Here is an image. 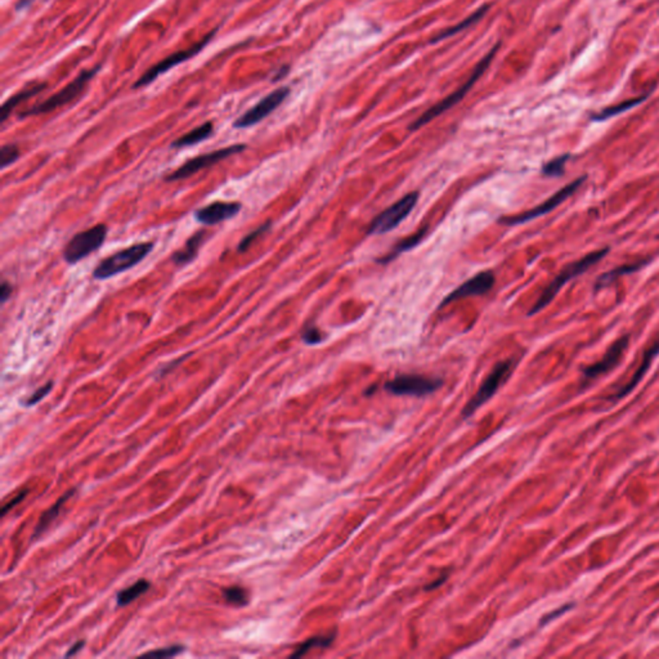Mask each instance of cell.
<instances>
[{"label":"cell","mask_w":659,"mask_h":659,"mask_svg":"<svg viewBox=\"0 0 659 659\" xmlns=\"http://www.w3.org/2000/svg\"><path fill=\"white\" fill-rule=\"evenodd\" d=\"M609 247H604L600 250H595L586 256L581 258L578 261H573L559 272V275L551 281L550 285L542 291V294L537 299L536 303L529 309L528 316H535L538 311L545 309L551 302L557 297L559 291L564 287L566 283L572 281L573 278L583 275L586 271L593 268L601 259H604L609 253Z\"/></svg>","instance_id":"cell-1"},{"label":"cell","mask_w":659,"mask_h":659,"mask_svg":"<svg viewBox=\"0 0 659 659\" xmlns=\"http://www.w3.org/2000/svg\"><path fill=\"white\" fill-rule=\"evenodd\" d=\"M499 49H500V43L496 44L492 49L489 51V53L485 56V59H482L478 65L475 66V69H474L473 73H471L470 78L465 81V84H463L457 90H455L452 95H449V97H446L442 101L438 102L433 107L427 109L419 119H416V120L410 125L408 129L411 131L420 129L424 125H427V124L430 123L432 120H434L435 117H441L446 111H449V109H452L453 106H456L458 102L463 101L465 95L469 93V90H470L471 88L474 87V84L478 81L479 78H480V76L485 73V70L489 67L491 62H492Z\"/></svg>","instance_id":"cell-2"},{"label":"cell","mask_w":659,"mask_h":659,"mask_svg":"<svg viewBox=\"0 0 659 659\" xmlns=\"http://www.w3.org/2000/svg\"><path fill=\"white\" fill-rule=\"evenodd\" d=\"M153 242H139L126 247L100 261L98 266L93 269L92 275L95 280L103 281L114 275H120L138 266L153 251Z\"/></svg>","instance_id":"cell-3"},{"label":"cell","mask_w":659,"mask_h":659,"mask_svg":"<svg viewBox=\"0 0 659 659\" xmlns=\"http://www.w3.org/2000/svg\"><path fill=\"white\" fill-rule=\"evenodd\" d=\"M100 69H101V65H97L90 70L81 71L79 76L75 78L71 83H69L64 89H61L56 95L47 98L42 103L35 105L31 109L23 111L22 114H20V117L25 119V117L44 115V114H48V112H52V111H54L59 107L65 106L69 102L73 101L84 90V88L87 87L88 83L95 76V73L100 71Z\"/></svg>","instance_id":"cell-4"},{"label":"cell","mask_w":659,"mask_h":659,"mask_svg":"<svg viewBox=\"0 0 659 659\" xmlns=\"http://www.w3.org/2000/svg\"><path fill=\"white\" fill-rule=\"evenodd\" d=\"M107 225L100 223L76 233L64 249V259L69 264H78L90 254L97 251L107 239Z\"/></svg>","instance_id":"cell-5"},{"label":"cell","mask_w":659,"mask_h":659,"mask_svg":"<svg viewBox=\"0 0 659 659\" xmlns=\"http://www.w3.org/2000/svg\"><path fill=\"white\" fill-rule=\"evenodd\" d=\"M419 197H420V194L417 191H412L406 196H403L402 198H399L397 203H393L388 209L380 213L371 222V225L367 228V234H384L397 228L415 209V206L419 201Z\"/></svg>","instance_id":"cell-6"},{"label":"cell","mask_w":659,"mask_h":659,"mask_svg":"<svg viewBox=\"0 0 659 659\" xmlns=\"http://www.w3.org/2000/svg\"><path fill=\"white\" fill-rule=\"evenodd\" d=\"M586 175H582L580 178H577V179L571 182L569 184L564 186L563 189H559L557 194H554L551 197H549L541 205H538V206L530 209V210L524 211L522 214H518V215L501 218V219H499V223L505 225H519L528 223V222L536 219V218L543 217V215L549 214L554 209H557L559 205L564 203L565 200H568L571 196L574 195L582 187V184L586 182Z\"/></svg>","instance_id":"cell-7"},{"label":"cell","mask_w":659,"mask_h":659,"mask_svg":"<svg viewBox=\"0 0 659 659\" xmlns=\"http://www.w3.org/2000/svg\"><path fill=\"white\" fill-rule=\"evenodd\" d=\"M245 150H247V145L237 143V145L228 146V147L220 148V150L213 151V153H203L200 156H196L194 159L186 161L182 167H178L173 173L167 174L165 177V181L177 182L186 179V178H189L196 173H198L200 170L213 167L218 162H220L222 160L228 159L233 155L244 153Z\"/></svg>","instance_id":"cell-8"},{"label":"cell","mask_w":659,"mask_h":659,"mask_svg":"<svg viewBox=\"0 0 659 659\" xmlns=\"http://www.w3.org/2000/svg\"><path fill=\"white\" fill-rule=\"evenodd\" d=\"M215 34H217V29L213 30L206 37H203L200 42L194 44L192 47H189L187 49L174 52L173 54H170L167 59L160 61L158 65L153 66L151 69H148V70L137 80V83L134 84V87L133 88L138 89V88L147 87V85H150V84L153 83V80L158 79L160 75L167 73V71H169L170 69H173L175 66L181 65L182 62H186V61H189V59H192V57H195L196 54H198L208 44L210 43L211 39L214 37Z\"/></svg>","instance_id":"cell-9"},{"label":"cell","mask_w":659,"mask_h":659,"mask_svg":"<svg viewBox=\"0 0 659 659\" xmlns=\"http://www.w3.org/2000/svg\"><path fill=\"white\" fill-rule=\"evenodd\" d=\"M514 369V361L513 360H506L502 362L497 363L494 369L491 371V374L487 376L479 391L475 393V396L468 402V405L464 408L465 417H469L473 413L478 410L479 407L483 406L488 399L492 398L494 393L500 389L501 385L504 384L510 376L511 371Z\"/></svg>","instance_id":"cell-10"},{"label":"cell","mask_w":659,"mask_h":659,"mask_svg":"<svg viewBox=\"0 0 659 659\" xmlns=\"http://www.w3.org/2000/svg\"><path fill=\"white\" fill-rule=\"evenodd\" d=\"M442 384L441 379L422 375H399L385 384V391L396 396L424 397L438 391Z\"/></svg>","instance_id":"cell-11"},{"label":"cell","mask_w":659,"mask_h":659,"mask_svg":"<svg viewBox=\"0 0 659 659\" xmlns=\"http://www.w3.org/2000/svg\"><path fill=\"white\" fill-rule=\"evenodd\" d=\"M290 95V88L281 87L273 90L272 93L266 95L263 100L258 102L254 107L247 109V112L233 123V128L236 129H247L254 126L266 117H269L275 109H278L283 102Z\"/></svg>","instance_id":"cell-12"},{"label":"cell","mask_w":659,"mask_h":659,"mask_svg":"<svg viewBox=\"0 0 659 659\" xmlns=\"http://www.w3.org/2000/svg\"><path fill=\"white\" fill-rule=\"evenodd\" d=\"M629 345H630V336L629 335H624L622 338H619L618 340L615 341L610 345L608 352L605 353V355L601 358L599 362L594 363V364H591V366H588V367L583 369V372H582L583 381L585 383L593 381L595 379L605 375L607 372H610L612 369L617 367L618 363L622 361L623 355L626 353Z\"/></svg>","instance_id":"cell-13"},{"label":"cell","mask_w":659,"mask_h":659,"mask_svg":"<svg viewBox=\"0 0 659 659\" xmlns=\"http://www.w3.org/2000/svg\"><path fill=\"white\" fill-rule=\"evenodd\" d=\"M494 283H496V278L491 271H483L480 273H477L468 281H465L463 285H460L452 292H449V295L443 299L439 309L464 297L485 295L492 289Z\"/></svg>","instance_id":"cell-14"},{"label":"cell","mask_w":659,"mask_h":659,"mask_svg":"<svg viewBox=\"0 0 659 659\" xmlns=\"http://www.w3.org/2000/svg\"><path fill=\"white\" fill-rule=\"evenodd\" d=\"M242 205L239 201H215L196 210L195 219L205 225H215L236 217Z\"/></svg>","instance_id":"cell-15"},{"label":"cell","mask_w":659,"mask_h":659,"mask_svg":"<svg viewBox=\"0 0 659 659\" xmlns=\"http://www.w3.org/2000/svg\"><path fill=\"white\" fill-rule=\"evenodd\" d=\"M658 355L659 340H657L653 344L651 348L645 352L644 355H643V360H641V363H640L639 369H636V372L634 374V376H632L630 381L624 385L622 389H619V391H617L615 396H612V397H610V400L617 402V400H619V399L624 398L626 396H629L631 391H634V389L638 386L639 383L643 380V377H644L645 374L648 372V369H651L654 358Z\"/></svg>","instance_id":"cell-16"},{"label":"cell","mask_w":659,"mask_h":659,"mask_svg":"<svg viewBox=\"0 0 659 659\" xmlns=\"http://www.w3.org/2000/svg\"><path fill=\"white\" fill-rule=\"evenodd\" d=\"M206 231H198L196 232L195 234H192L186 245L181 250H178L177 253L173 254L172 256V261L177 266H187L189 263L195 261L197 254H198V250L200 247H203V242H205V239H206Z\"/></svg>","instance_id":"cell-17"},{"label":"cell","mask_w":659,"mask_h":659,"mask_svg":"<svg viewBox=\"0 0 659 659\" xmlns=\"http://www.w3.org/2000/svg\"><path fill=\"white\" fill-rule=\"evenodd\" d=\"M427 230H429V227H427V225H424L417 232L413 233L412 236H410V237H407V239L399 241L398 244L393 247L389 253L384 255L383 258L376 259L377 264H388V263L394 261L400 254L408 251V250H411V249H413L415 247H417L421 241L424 239V237L427 236Z\"/></svg>","instance_id":"cell-18"},{"label":"cell","mask_w":659,"mask_h":659,"mask_svg":"<svg viewBox=\"0 0 659 659\" xmlns=\"http://www.w3.org/2000/svg\"><path fill=\"white\" fill-rule=\"evenodd\" d=\"M45 84H35L32 87L28 88V89H23L21 92H18L17 95H12L9 100L3 103L1 106V109H0V121L1 124L6 123L7 121L8 117L12 114V111L18 106L21 105L22 102L28 101L30 98L35 97V95H39L42 90L45 89Z\"/></svg>","instance_id":"cell-19"},{"label":"cell","mask_w":659,"mask_h":659,"mask_svg":"<svg viewBox=\"0 0 659 659\" xmlns=\"http://www.w3.org/2000/svg\"><path fill=\"white\" fill-rule=\"evenodd\" d=\"M649 261H638V263H629V264H624V266H619L617 268L612 269V271H608L605 273H602L600 277H598L596 280V283H595V290H600L602 287L608 286L610 283H615L618 278H621L623 275H632L635 272H638L641 268H644L645 266L648 264Z\"/></svg>","instance_id":"cell-20"},{"label":"cell","mask_w":659,"mask_h":659,"mask_svg":"<svg viewBox=\"0 0 659 659\" xmlns=\"http://www.w3.org/2000/svg\"><path fill=\"white\" fill-rule=\"evenodd\" d=\"M214 131V125L210 121L208 123H203V125L197 126L195 129L186 133L184 136L175 139L174 142L172 143V148H184V147H191V146L198 145L201 143L203 141H206L208 138L211 137Z\"/></svg>","instance_id":"cell-21"},{"label":"cell","mask_w":659,"mask_h":659,"mask_svg":"<svg viewBox=\"0 0 659 659\" xmlns=\"http://www.w3.org/2000/svg\"><path fill=\"white\" fill-rule=\"evenodd\" d=\"M649 95H651V92L646 93V95L636 97V98H631V100H627V101L621 102V103L615 105V106H609L607 109H601L600 112H598V114L593 115V117H591V120H594V121H605V120L617 117V115H621L623 112H626V111H629V109H635L636 106L641 105Z\"/></svg>","instance_id":"cell-22"},{"label":"cell","mask_w":659,"mask_h":659,"mask_svg":"<svg viewBox=\"0 0 659 659\" xmlns=\"http://www.w3.org/2000/svg\"><path fill=\"white\" fill-rule=\"evenodd\" d=\"M488 9H489V6H483V7L479 8L474 13H471L469 17H466V18L460 22V23H457V25L452 26V28H449V29L443 30L442 32H439L437 37L432 39V43H438V42H441L443 39L453 37V35H456L458 32L464 31L465 29L470 28L471 25H474V23L480 21V20L487 15Z\"/></svg>","instance_id":"cell-23"},{"label":"cell","mask_w":659,"mask_h":659,"mask_svg":"<svg viewBox=\"0 0 659 659\" xmlns=\"http://www.w3.org/2000/svg\"><path fill=\"white\" fill-rule=\"evenodd\" d=\"M73 493H75V489H71V491H69V492L65 493V494H64V496H62V497H61V499H59V500L57 501V502H56V504H54V505H53V506H52L49 510H47V511H45V513L42 515L40 521H39V523H37L35 532H34V538H37V537L40 536V535L43 533L44 530L49 527V524H51V523L53 522V521H54L57 516H59L61 507L64 506V504H65L66 501L69 500L71 496H73Z\"/></svg>","instance_id":"cell-24"},{"label":"cell","mask_w":659,"mask_h":659,"mask_svg":"<svg viewBox=\"0 0 659 659\" xmlns=\"http://www.w3.org/2000/svg\"><path fill=\"white\" fill-rule=\"evenodd\" d=\"M150 582L146 580H139L133 583L131 586L121 590L117 596V605L119 607H126L129 605L131 601L137 600L138 598L142 594H145L150 588Z\"/></svg>","instance_id":"cell-25"},{"label":"cell","mask_w":659,"mask_h":659,"mask_svg":"<svg viewBox=\"0 0 659 659\" xmlns=\"http://www.w3.org/2000/svg\"><path fill=\"white\" fill-rule=\"evenodd\" d=\"M335 640V634L330 635H323V636H316V638L309 639L305 643L297 648L295 653L291 655L292 658H299L309 652L313 648H326Z\"/></svg>","instance_id":"cell-26"},{"label":"cell","mask_w":659,"mask_h":659,"mask_svg":"<svg viewBox=\"0 0 659 659\" xmlns=\"http://www.w3.org/2000/svg\"><path fill=\"white\" fill-rule=\"evenodd\" d=\"M571 159L569 153H564L562 156H558L555 159L550 160L542 167V174L549 177V178H558L564 174L565 165L568 160Z\"/></svg>","instance_id":"cell-27"},{"label":"cell","mask_w":659,"mask_h":659,"mask_svg":"<svg viewBox=\"0 0 659 659\" xmlns=\"http://www.w3.org/2000/svg\"><path fill=\"white\" fill-rule=\"evenodd\" d=\"M223 598L227 602L236 607H245L249 602V596L245 588L239 586L228 587L223 590Z\"/></svg>","instance_id":"cell-28"},{"label":"cell","mask_w":659,"mask_h":659,"mask_svg":"<svg viewBox=\"0 0 659 659\" xmlns=\"http://www.w3.org/2000/svg\"><path fill=\"white\" fill-rule=\"evenodd\" d=\"M271 227H272V223H271V222H267V223H263V225H259L256 230H254L253 232L247 233V236L239 241V247H237V251H239V253H245L247 249H250V247L253 245L256 239L261 237L264 233L268 232Z\"/></svg>","instance_id":"cell-29"},{"label":"cell","mask_w":659,"mask_h":659,"mask_svg":"<svg viewBox=\"0 0 659 659\" xmlns=\"http://www.w3.org/2000/svg\"><path fill=\"white\" fill-rule=\"evenodd\" d=\"M20 159V148L16 145H4L0 148V167L4 170Z\"/></svg>","instance_id":"cell-30"},{"label":"cell","mask_w":659,"mask_h":659,"mask_svg":"<svg viewBox=\"0 0 659 659\" xmlns=\"http://www.w3.org/2000/svg\"><path fill=\"white\" fill-rule=\"evenodd\" d=\"M184 651V646L183 645H172V646H167V648H161V649H158V651H153V652L145 653L143 657H155V658H170V657H175L178 655L179 653Z\"/></svg>","instance_id":"cell-31"},{"label":"cell","mask_w":659,"mask_h":659,"mask_svg":"<svg viewBox=\"0 0 659 659\" xmlns=\"http://www.w3.org/2000/svg\"><path fill=\"white\" fill-rule=\"evenodd\" d=\"M52 388H53V381H48L47 384H44L43 386L37 388V391H34L29 398L25 400V406L31 407L35 406L37 403H39L42 399L45 398L49 393H51Z\"/></svg>","instance_id":"cell-32"},{"label":"cell","mask_w":659,"mask_h":659,"mask_svg":"<svg viewBox=\"0 0 659 659\" xmlns=\"http://www.w3.org/2000/svg\"><path fill=\"white\" fill-rule=\"evenodd\" d=\"M302 339L308 345H317L323 340V336L314 325H307L302 333Z\"/></svg>","instance_id":"cell-33"},{"label":"cell","mask_w":659,"mask_h":659,"mask_svg":"<svg viewBox=\"0 0 659 659\" xmlns=\"http://www.w3.org/2000/svg\"><path fill=\"white\" fill-rule=\"evenodd\" d=\"M28 493H29V491H28V489H25V491H22V492L20 493L17 497H15L13 500L9 501L8 504H6V505L3 506V510H1V515L4 516V515L7 514L8 511H9L11 509H13L16 505H18L20 502H22V501L25 500V497H26V494H28Z\"/></svg>","instance_id":"cell-34"},{"label":"cell","mask_w":659,"mask_h":659,"mask_svg":"<svg viewBox=\"0 0 659 659\" xmlns=\"http://www.w3.org/2000/svg\"><path fill=\"white\" fill-rule=\"evenodd\" d=\"M12 291H13V287H12L11 283H8V281L1 283V286H0V303L1 304L7 303L8 299L12 295Z\"/></svg>","instance_id":"cell-35"},{"label":"cell","mask_w":659,"mask_h":659,"mask_svg":"<svg viewBox=\"0 0 659 659\" xmlns=\"http://www.w3.org/2000/svg\"><path fill=\"white\" fill-rule=\"evenodd\" d=\"M573 605H574V604H566V605L562 607V608L558 609V610L552 612V613L549 615V616L545 617V619L542 621V624H545V623H549L550 621H552V619H555L557 617L564 615L565 612H568V610H571V609H572Z\"/></svg>","instance_id":"cell-36"},{"label":"cell","mask_w":659,"mask_h":659,"mask_svg":"<svg viewBox=\"0 0 659 659\" xmlns=\"http://www.w3.org/2000/svg\"><path fill=\"white\" fill-rule=\"evenodd\" d=\"M186 358H187V355H186V357H181V358L175 360V361H173V362L169 363L167 366H165L164 369L160 371V376H165L169 371H172V369H174V367H177V364H179V363H181L183 360H186Z\"/></svg>","instance_id":"cell-37"},{"label":"cell","mask_w":659,"mask_h":659,"mask_svg":"<svg viewBox=\"0 0 659 659\" xmlns=\"http://www.w3.org/2000/svg\"><path fill=\"white\" fill-rule=\"evenodd\" d=\"M84 645H85V641H84V640H79V641H76V643H75V644H73V646L70 648V651L66 653V657H71V655H75L76 653L80 652V651L84 648Z\"/></svg>","instance_id":"cell-38"},{"label":"cell","mask_w":659,"mask_h":659,"mask_svg":"<svg viewBox=\"0 0 659 659\" xmlns=\"http://www.w3.org/2000/svg\"><path fill=\"white\" fill-rule=\"evenodd\" d=\"M31 1H32V0H20L16 8L20 11V9H23V8L29 7L30 4H31Z\"/></svg>","instance_id":"cell-39"}]
</instances>
